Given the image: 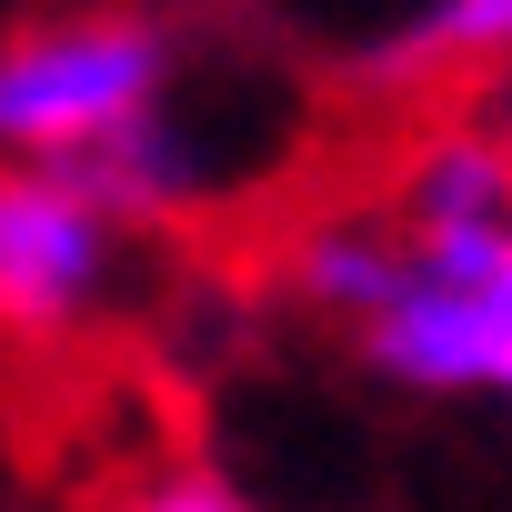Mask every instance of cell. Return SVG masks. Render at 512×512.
Returning a JSON list of instances; mask_svg holds the SVG:
<instances>
[{"label":"cell","mask_w":512,"mask_h":512,"mask_svg":"<svg viewBox=\"0 0 512 512\" xmlns=\"http://www.w3.org/2000/svg\"><path fill=\"white\" fill-rule=\"evenodd\" d=\"M131 272V221L71 171V161H11L0 151V342L61 352L81 342Z\"/></svg>","instance_id":"2"},{"label":"cell","mask_w":512,"mask_h":512,"mask_svg":"<svg viewBox=\"0 0 512 512\" xmlns=\"http://www.w3.org/2000/svg\"><path fill=\"white\" fill-rule=\"evenodd\" d=\"M111 512H262L231 472H211V462H161V472H141Z\"/></svg>","instance_id":"7"},{"label":"cell","mask_w":512,"mask_h":512,"mask_svg":"<svg viewBox=\"0 0 512 512\" xmlns=\"http://www.w3.org/2000/svg\"><path fill=\"white\" fill-rule=\"evenodd\" d=\"M502 402H512V392H502Z\"/></svg>","instance_id":"9"},{"label":"cell","mask_w":512,"mask_h":512,"mask_svg":"<svg viewBox=\"0 0 512 512\" xmlns=\"http://www.w3.org/2000/svg\"><path fill=\"white\" fill-rule=\"evenodd\" d=\"M282 282H292V302H302V312H322V322L362 332V322L412 282V231H402L392 211H322V221H302V231H292Z\"/></svg>","instance_id":"5"},{"label":"cell","mask_w":512,"mask_h":512,"mask_svg":"<svg viewBox=\"0 0 512 512\" xmlns=\"http://www.w3.org/2000/svg\"><path fill=\"white\" fill-rule=\"evenodd\" d=\"M392 221L402 231H512V131L492 121H432L392 161Z\"/></svg>","instance_id":"4"},{"label":"cell","mask_w":512,"mask_h":512,"mask_svg":"<svg viewBox=\"0 0 512 512\" xmlns=\"http://www.w3.org/2000/svg\"><path fill=\"white\" fill-rule=\"evenodd\" d=\"M181 91V31L141 0L51 11L0 41V151L11 161H101Z\"/></svg>","instance_id":"1"},{"label":"cell","mask_w":512,"mask_h":512,"mask_svg":"<svg viewBox=\"0 0 512 512\" xmlns=\"http://www.w3.org/2000/svg\"><path fill=\"white\" fill-rule=\"evenodd\" d=\"M432 71H512V0H412L352 51V81L372 91H412Z\"/></svg>","instance_id":"6"},{"label":"cell","mask_w":512,"mask_h":512,"mask_svg":"<svg viewBox=\"0 0 512 512\" xmlns=\"http://www.w3.org/2000/svg\"><path fill=\"white\" fill-rule=\"evenodd\" d=\"M482 302H492V332H502V392H512V241H502V272L482 282Z\"/></svg>","instance_id":"8"},{"label":"cell","mask_w":512,"mask_h":512,"mask_svg":"<svg viewBox=\"0 0 512 512\" xmlns=\"http://www.w3.org/2000/svg\"><path fill=\"white\" fill-rule=\"evenodd\" d=\"M362 372L392 382V392H422V402H472V392H502V332H492V302L462 292V282H432L412 262V282L352 332Z\"/></svg>","instance_id":"3"}]
</instances>
